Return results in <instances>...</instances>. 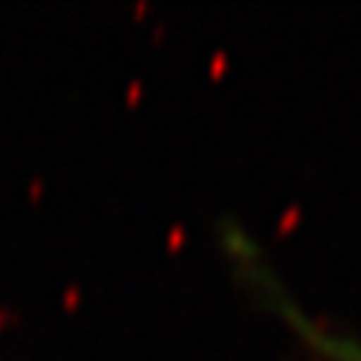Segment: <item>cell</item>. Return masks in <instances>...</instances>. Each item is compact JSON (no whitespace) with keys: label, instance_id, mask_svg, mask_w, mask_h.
<instances>
[{"label":"cell","instance_id":"obj_1","mask_svg":"<svg viewBox=\"0 0 361 361\" xmlns=\"http://www.w3.org/2000/svg\"><path fill=\"white\" fill-rule=\"evenodd\" d=\"M233 250L247 259V274L253 276V282H259L264 288L274 310L282 313V319L290 324L296 338L305 341L313 361H361V341L355 336L336 330L330 324H322L316 316H310L305 307H299L290 299V293L270 276V267L259 264L256 250H250V247H233Z\"/></svg>","mask_w":361,"mask_h":361}]
</instances>
